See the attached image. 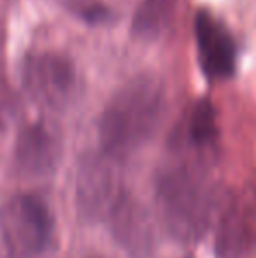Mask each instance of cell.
Listing matches in <instances>:
<instances>
[{"mask_svg":"<svg viewBox=\"0 0 256 258\" xmlns=\"http://www.w3.org/2000/svg\"><path fill=\"white\" fill-rule=\"evenodd\" d=\"M207 160L179 155L156 176V204L167 232L179 242H197L218 211V186Z\"/></svg>","mask_w":256,"mask_h":258,"instance_id":"obj_1","label":"cell"},{"mask_svg":"<svg viewBox=\"0 0 256 258\" xmlns=\"http://www.w3.org/2000/svg\"><path fill=\"white\" fill-rule=\"evenodd\" d=\"M167 111L165 88L153 76H137L106 105L99 123L100 151L123 162L144 148Z\"/></svg>","mask_w":256,"mask_h":258,"instance_id":"obj_2","label":"cell"},{"mask_svg":"<svg viewBox=\"0 0 256 258\" xmlns=\"http://www.w3.org/2000/svg\"><path fill=\"white\" fill-rule=\"evenodd\" d=\"M0 230L13 258H42L55 239V216L41 197L18 194L0 211Z\"/></svg>","mask_w":256,"mask_h":258,"instance_id":"obj_3","label":"cell"},{"mask_svg":"<svg viewBox=\"0 0 256 258\" xmlns=\"http://www.w3.org/2000/svg\"><path fill=\"white\" fill-rule=\"evenodd\" d=\"M21 81L27 95L39 107L63 111L75 100L79 78L70 58L58 51H37L25 58Z\"/></svg>","mask_w":256,"mask_h":258,"instance_id":"obj_4","label":"cell"},{"mask_svg":"<svg viewBox=\"0 0 256 258\" xmlns=\"http://www.w3.org/2000/svg\"><path fill=\"white\" fill-rule=\"evenodd\" d=\"M120 163L102 151L88 155L81 162L75 179V202L86 220L106 221L111 207L125 191L118 174Z\"/></svg>","mask_w":256,"mask_h":258,"instance_id":"obj_5","label":"cell"},{"mask_svg":"<svg viewBox=\"0 0 256 258\" xmlns=\"http://www.w3.org/2000/svg\"><path fill=\"white\" fill-rule=\"evenodd\" d=\"M113 237L132 258L151 256L156 244V230L153 218L127 190L120 195L106 218Z\"/></svg>","mask_w":256,"mask_h":258,"instance_id":"obj_6","label":"cell"},{"mask_svg":"<svg viewBox=\"0 0 256 258\" xmlns=\"http://www.w3.org/2000/svg\"><path fill=\"white\" fill-rule=\"evenodd\" d=\"M256 237V194L242 191L223 207L216 234L218 258H244Z\"/></svg>","mask_w":256,"mask_h":258,"instance_id":"obj_7","label":"cell"},{"mask_svg":"<svg viewBox=\"0 0 256 258\" xmlns=\"http://www.w3.org/2000/svg\"><path fill=\"white\" fill-rule=\"evenodd\" d=\"M62 158V137L46 121H35L21 128L14 146V162L21 174L42 177L55 172Z\"/></svg>","mask_w":256,"mask_h":258,"instance_id":"obj_8","label":"cell"},{"mask_svg":"<svg viewBox=\"0 0 256 258\" xmlns=\"http://www.w3.org/2000/svg\"><path fill=\"white\" fill-rule=\"evenodd\" d=\"M198 60L211 79H226L233 74L237 48L230 32L207 11H200L195 18Z\"/></svg>","mask_w":256,"mask_h":258,"instance_id":"obj_9","label":"cell"},{"mask_svg":"<svg viewBox=\"0 0 256 258\" xmlns=\"http://www.w3.org/2000/svg\"><path fill=\"white\" fill-rule=\"evenodd\" d=\"M216 143L218 123L214 107L207 100H198L176 130L172 137V150H176V153L197 156L211 162Z\"/></svg>","mask_w":256,"mask_h":258,"instance_id":"obj_10","label":"cell"},{"mask_svg":"<svg viewBox=\"0 0 256 258\" xmlns=\"http://www.w3.org/2000/svg\"><path fill=\"white\" fill-rule=\"evenodd\" d=\"M176 0H142L133 16L132 30L140 39H154L167 28Z\"/></svg>","mask_w":256,"mask_h":258,"instance_id":"obj_11","label":"cell"},{"mask_svg":"<svg viewBox=\"0 0 256 258\" xmlns=\"http://www.w3.org/2000/svg\"><path fill=\"white\" fill-rule=\"evenodd\" d=\"M14 116V102L11 92L7 88L6 83L0 79V132L6 130V126L9 125V121Z\"/></svg>","mask_w":256,"mask_h":258,"instance_id":"obj_12","label":"cell"},{"mask_svg":"<svg viewBox=\"0 0 256 258\" xmlns=\"http://www.w3.org/2000/svg\"><path fill=\"white\" fill-rule=\"evenodd\" d=\"M88 258H106V256H88Z\"/></svg>","mask_w":256,"mask_h":258,"instance_id":"obj_13","label":"cell"}]
</instances>
